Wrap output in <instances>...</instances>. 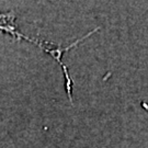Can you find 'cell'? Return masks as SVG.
<instances>
[{
	"label": "cell",
	"instance_id": "6da1fadb",
	"mask_svg": "<svg viewBox=\"0 0 148 148\" xmlns=\"http://www.w3.org/2000/svg\"><path fill=\"white\" fill-rule=\"evenodd\" d=\"M0 32L1 33H5L9 34L12 37H14L16 40H25L27 42H32L37 46L42 48L43 51H45L47 43H43L36 40H31L30 37L23 35L21 32L18 30L16 23V16L12 12H8V13H1L0 12Z\"/></svg>",
	"mask_w": 148,
	"mask_h": 148
}]
</instances>
